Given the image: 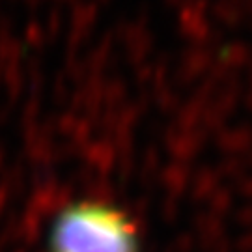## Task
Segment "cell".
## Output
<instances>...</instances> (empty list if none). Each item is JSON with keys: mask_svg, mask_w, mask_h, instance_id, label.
Here are the masks:
<instances>
[{"mask_svg": "<svg viewBox=\"0 0 252 252\" xmlns=\"http://www.w3.org/2000/svg\"><path fill=\"white\" fill-rule=\"evenodd\" d=\"M49 243L51 252H138L136 230L127 215L92 202L63 209Z\"/></svg>", "mask_w": 252, "mask_h": 252, "instance_id": "cell-1", "label": "cell"}]
</instances>
